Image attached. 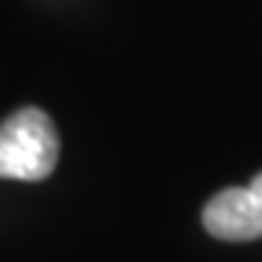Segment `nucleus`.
<instances>
[{
    "label": "nucleus",
    "instance_id": "nucleus-1",
    "mask_svg": "<svg viewBox=\"0 0 262 262\" xmlns=\"http://www.w3.org/2000/svg\"><path fill=\"white\" fill-rule=\"evenodd\" d=\"M58 163V131L41 108H20L0 122V178L44 181Z\"/></svg>",
    "mask_w": 262,
    "mask_h": 262
},
{
    "label": "nucleus",
    "instance_id": "nucleus-2",
    "mask_svg": "<svg viewBox=\"0 0 262 262\" xmlns=\"http://www.w3.org/2000/svg\"><path fill=\"white\" fill-rule=\"evenodd\" d=\"M204 230L222 242L262 239V172L248 187H227L204 207Z\"/></svg>",
    "mask_w": 262,
    "mask_h": 262
}]
</instances>
